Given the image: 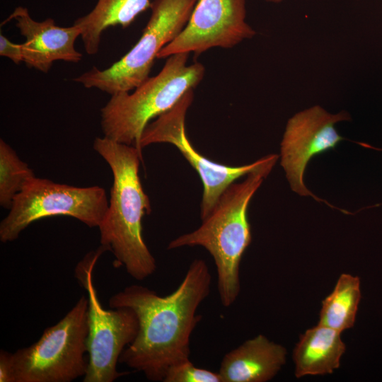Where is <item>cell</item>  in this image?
I'll use <instances>...</instances> for the list:
<instances>
[{"instance_id": "19", "label": "cell", "mask_w": 382, "mask_h": 382, "mask_svg": "<svg viewBox=\"0 0 382 382\" xmlns=\"http://www.w3.org/2000/svg\"><path fill=\"white\" fill-rule=\"evenodd\" d=\"M0 55L11 59L16 64L23 62L22 45L12 42L6 36L0 35Z\"/></svg>"}, {"instance_id": "4", "label": "cell", "mask_w": 382, "mask_h": 382, "mask_svg": "<svg viewBox=\"0 0 382 382\" xmlns=\"http://www.w3.org/2000/svg\"><path fill=\"white\" fill-rule=\"evenodd\" d=\"M189 54L177 53L167 57L160 72L149 76L132 93L111 96L100 110L104 137L135 146L141 152V137L150 120L171 109L204 76L201 63L187 64Z\"/></svg>"}, {"instance_id": "3", "label": "cell", "mask_w": 382, "mask_h": 382, "mask_svg": "<svg viewBox=\"0 0 382 382\" xmlns=\"http://www.w3.org/2000/svg\"><path fill=\"white\" fill-rule=\"evenodd\" d=\"M278 158L276 155L243 181L230 185L198 228L175 238L168 245L169 250L199 245L210 253L216 268L219 299L225 307L234 303L241 289L240 263L252 239L248 219L250 202Z\"/></svg>"}, {"instance_id": "16", "label": "cell", "mask_w": 382, "mask_h": 382, "mask_svg": "<svg viewBox=\"0 0 382 382\" xmlns=\"http://www.w3.org/2000/svg\"><path fill=\"white\" fill-rule=\"evenodd\" d=\"M361 299L358 277L342 274L334 290L322 302L318 324L342 332L353 327Z\"/></svg>"}, {"instance_id": "11", "label": "cell", "mask_w": 382, "mask_h": 382, "mask_svg": "<svg viewBox=\"0 0 382 382\" xmlns=\"http://www.w3.org/2000/svg\"><path fill=\"white\" fill-rule=\"evenodd\" d=\"M350 119L346 111L332 115L315 105L288 120L281 143V165L294 192L323 201L312 194L303 183L306 166L314 156L335 148L344 139L335 125Z\"/></svg>"}, {"instance_id": "14", "label": "cell", "mask_w": 382, "mask_h": 382, "mask_svg": "<svg viewBox=\"0 0 382 382\" xmlns=\"http://www.w3.org/2000/svg\"><path fill=\"white\" fill-rule=\"evenodd\" d=\"M340 335L320 324L301 335L293 352L295 376L324 375L338 369L346 349Z\"/></svg>"}, {"instance_id": "1", "label": "cell", "mask_w": 382, "mask_h": 382, "mask_svg": "<svg viewBox=\"0 0 382 382\" xmlns=\"http://www.w3.org/2000/svg\"><path fill=\"white\" fill-rule=\"evenodd\" d=\"M211 280L205 261L195 259L170 294L161 296L133 284L112 295L110 308H130L139 320L137 335L119 362L142 372L149 381H163L170 366L189 359L191 335L202 318L197 311L209 294Z\"/></svg>"}, {"instance_id": "13", "label": "cell", "mask_w": 382, "mask_h": 382, "mask_svg": "<svg viewBox=\"0 0 382 382\" xmlns=\"http://www.w3.org/2000/svg\"><path fill=\"white\" fill-rule=\"evenodd\" d=\"M286 354L283 346L258 335L226 353L219 374L222 382H265L284 364Z\"/></svg>"}, {"instance_id": "20", "label": "cell", "mask_w": 382, "mask_h": 382, "mask_svg": "<svg viewBox=\"0 0 382 382\" xmlns=\"http://www.w3.org/2000/svg\"><path fill=\"white\" fill-rule=\"evenodd\" d=\"M0 382H13L12 354L0 352Z\"/></svg>"}, {"instance_id": "10", "label": "cell", "mask_w": 382, "mask_h": 382, "mask_svg": "<svg viewBox=\"0 0 382 382\" xmlns=\"http://www.w3.org/2000/svg\"><path fill=\"white\" fill-rule=\"evenodd\" d=\"M245 0H197L182 32L157 59L177 53L199 55L214 47L233 48L256 34L246 22Z\"/></svg>"}, {"instance_id": "17", "label": "cell", "mask_w": 382, "mask_h": 382, "mask_svg": "<svg viewBox=\"0 0 382 382\" xmlns=\"http://www.w3.org/2000/svg\"><path fill=\"white\" fill-rule=\"evenodd\" d=\"M35 177L28 165L2 139L0 140V204L10 209L25 183Z\"/></svg>"}, {"instance_id": "12", "label": "cell", "mask_w": 382, "mask_h": 382, "mask_svg": "<svg viewBox=\"0 0 382 382\" xmlns=\"http://www.w3.org/2000/svg\"><path fill=\"white\" fill-rule=\"evenodd\" d=\"M16 21V26L25 37L21 43L23 62L43 73L49 71L56 61L77 63L83 57L74 44L81 36V29L76 25L61 27L54 19L35 21L25 7H16L3 23Z\"/></svg>"}, {"instance_id": "15", "label": "cell", "mask_w": 382, "mask_h": 382, "mask_svg": "<svg viewBox=\"0 0 382 382\" xmlns=\"http://www.w3.org/2000/svg\"><path fill=\"white\" fill-rule=\"evenodd\" d=\"M151 0H98L93 8L74 24L81 29V37L89 55L99 50L103 33L110 27L129 26L151 6Z\"/></svg>"}, {"instance_id": "9", "label": "cell", "mask_w": 382, "mask_h": 382, "mask_svg": "<svg viewBox=\"0 0 382 382\" xmlns=\"http://www.w3.org/2000/svg\"><path fill=\"white\" fill-rule=\"evenodd\" d=\"M193 89L189 90L169 110L149 122L144 129L140 148L156 143L174 145L199 175L203 185L200 206L202 221L207 218L224 190L236 180L261 168L277 154H270L241 166H228L210 161L200 154L187 138L186 113L193 100Z\"/></svg>"}, {"instance_id": "8", "label": "cell", "mask_w": 382, "mask_h": 382, "mask_svg": "<svg viewBox=\"0 0 382 382\" xmlns=\"http://www.w3.org/2000/svg\"><path fill=\"white\" fill-rule=\"evenodd\" d=\"M108 203L106 192L100 186L81 187L34 177L15 197L1 221L0 240L15 241L34 221L53 216H71L89 227H98Z\"/></svg>"}, {"instance_id": "7", "label": "cell", "mask_w": 382, "mask_h": 382, "mask_svg": "<svg viewBox=\"0 0 382 382\" xmlns=\"http://www.w3.org/2000/svg\"><path fill=\"white\" fill-rule=\"evenodd\" d=\"M107 250L100 245L88 253L75 270L76 277L88 294V368L83 382H112L129 374L117 371V364L139 330L138 318L132 309L120 307L106 310L100 303L93 272L98 258Z\"/></svg>"}, {"instance_id": "5", "label": "cell", "mask_w": 382, "mask_h": 382, "mask_svg": "<svg viewBox=\"0 0 382 382\" xmlns=\"http://www.w3.org/2000/svg\"><path fill=\"white\" fill-rule=\"evenodd\" d=\"M88 299L81 296L40 339L12 354L13 382H71L86 375Z\"/></svg>"}, {"instance_id": "21", "label": "cell", "mask_w": 382, "mask_h": 382, "mask_svg": "<svg viewBox=\"0 0 382 382\" xmlns=\"http://www.w3.org/2000/svg\"><path fill=\"white\" fill-rule=\"evenodd\" d=\"M264 1H267V2H271V3H279L282 1L283 0H264Z\"/></svg>"}, {"instance_id": "2", "label": "cell", "mask_w": 382, "mask_h": 382, "mask_svg": "<svg viewBox=\"0 0 382 382\" xmlns=\"http://www.w3.org/2000/svg\"><path fill=\"white\" fill-rule=\"evenodd\" d=\"M93 149L113 175L108 207L98 226L100 245L113 253L115 266H124L132 278L143 280L155 272L156 262L142 236V218L151 212L139 175L142 153L105 137L95 139Z\"/></svg>"}, {"instance_id": "6", "label": "cell", "mask_w": 382, "mask_h": 382, "mask_svg": "<svg viewBox=\"0 0 382 382\" xmlns=\"http://www.w3.org/2000/svg\"><path fill=\"white\" fill-rule=\"evenodd\" d=\"M197 0H154L151 14L134 46L108 68L91 69L74 79L87 88L112 96L135 89L149 77L159 52L187 25Z\"/></svg>"}, {"instance_id": "18", "label": "cell", "mask_w": 382, "mask_h": 382, "mask_svg": "<svg viewBox=\"0 0 382 382\" xmlns=\"http://www.w3.org/2000/svg\"><path fill=\"white\" fill-rule=\"evenodd\" d=\"M163 382H222L218 373L198 368L189 359L173 364Z\"/></svg>"}]
</instances>
